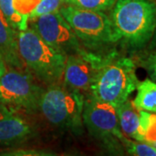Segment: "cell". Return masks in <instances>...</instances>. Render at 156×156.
Listing matches in <instances>:
<instances>
[{"mask_svg":"<svg viewBox=\"0 0 156 156\" xmlns=\"http://www.w3.org/2000/svg\"><path fill=\"white\" fill-rule=\"evenodd\" d=\"M117 43L129 50L147 47L156 27V3L153 0H117L111 13Z\"/></svg>","mask_w":156,"mask_h":156,"instance_id":"1","label":"cell"},{"mask_svg":"<svg viewBox=\"0 0 156 156\" xmlns=\"http://www.w3.org/2000/svg\"><path fill=\"white\" fill-rule=\"evenodd\" d=\"M139 82L134 61L113 54L105 58L98 68L89 95L116 108L129 99Z\"/></svg>","mask_w":156,"mask_h":156,"instance_id":"2","label":"cell"},{"mask_svg":"<svg viewBox=\"0 0 156 156\" xmlns=\"http://www.w3.org/2000/svg\"><path fill=\"white\" fill-rule=\"evenodd\" d=\"M17 47L24 66L37 80L52 85L62 78L67 56L45 43L32 29L18 31Z\"/></svg>","mask_w":156,"mask_h":156,"instance_id":"3","label":"cell"},{"mask_svg":"<svg viewBox=\"0 0 156 156\" xmlns=\"http://www.w3.org/2000/svg\"><path fill=\"white\" fill-rule=\"evenodd\" d=\"M84 100L85 95L79 92L63 85L52 84L44 89L39 111L50 124L79 134L83 128Z\"/></svg>","mask_w":156,"mask_h":156,"instance_id":"4","label":"cell"},{"mask_svg":"<svg viewBox=\"0 0 156 156\" xmlns=\"http://www.w3.org/2000/svg\"><path fill=\"white\" fill-rule=\"evenodd\" d=\"M59 11L81 44L89 50H99L117 43L111 19L103 11L70 5L62 6Z\"/></svg>","mask_w":156,"mask_h":156,"instance_id":"5","label":"cell"},{"mask_svg":"<svg viewBox=\"0 0 156 156\" xmlns=\"http://www.w3.org/2000/svg\"><path fill=\"white\" fill-rule=\"evenodd\" d=\"M83 122L90 135L102 143L107 151H124L122 140L125 135L120 128L115 107L89 95L84 100Z\"/></svg>","mask_w":156,"mask_h":156,"instance_id":"6","label":"cell"},{"mask_svg":"<svg viewBox=\"0 0 156 156\" xmlns=\"http://www.w3.org/2000/svg\"><path fill=\"white\" fill-rule=\"evenodd\" d=\"M44 91V89L36 82L33 75L23 69L11 68L0 77V102L14 110L39 111Z\"/></svg>","mask_w":156,"mask_h":156,"instance_id":"7","label":"cell"},{"mask_svg":"<svg viewBox=\"0 0 156 156\" xmlns=\"http://www.w3.org/2000/svg\"><path fill=\"white\" fill-rule=\"evenodd\" d=\"M30 21L31 22L30 29L57 51L66 56L84 52L70 25L59 11L45 14Z\"/></svg>","mask_w":156,"mask_h":156,"instance_id":"8","label":"cell"},{"mask_svg":"<svg viewBox=\"0 0 156 156\" xmlns=\"http://www.w3.org/2000/svg\"><path fill=\"white\" fill-rule=\"evenodd\" d=\"M95 60V57H92V55L85 51L81 54L67 56L62 75L63 86L83 95L85 92H89L97 69L104 59L101 62Z\"/></svg>","mask_w":156,"mask_h":156,"instance_id":"9","label":"cell"},{"mask_svg":"<svg viewBox=\"0 0 156 156\" xmlns=\"http://www.w3.org/2000/svg\"><path fill=\"white\" fill-rule=\"evenodd\" d=\"M35 134V128L28 119L14 109L0 107V146L22 143Z\"/></svg>","mask_w":156,"mask_h":156,"instance_id":"10","label":"cell"},{"mask_svg":"<svg viewBox=\"0 0 156 156\" xmlns=\"http://www.w3.org/2000/svg\"><path fill=\"white\" fill-rule=\"evenodd\" d=\"M17 33L0 10V56L11 68L23 69L24 64L18 53Z\"/></svg>","mask_w":156,"mask_h":156,"instance_id":"11","label":"cell"},{"mask_svg":"<svg viewBox=\"0 0 156 156\" xmlns=\"http://www.w3.org/2000/svg\"><path fill=\"white\" fill-rule=\"evenodd\" d=\"M116 113L122 134L129 139L144 141L140 126V110L134 106L133 101L128 99L116 107Z\"/></svg>","mask_w":156,"mask_h":156,"instance_id":"12","label":"cell"},{"mask_svg":"<svg viewBox=\"0 0 156 156\" xmlns=\"http://www.w3.org/2000/svg\"><path fill=\"white\" fill-rule=\"evenodd\" d=\"M136 95L133 101L139 110L156 114V83L151 79L139 82L136 88Z\"/></svg>","mask_w":156,"mask_h":156,"instance_id":"13","label":"cell"},{"mask_svg":"<svg viewBox=\"0 0 156 156\" xmlns=\"http://www.w3.org/2000/svg\"><path fill=\"white\" fill-rule=\"evenodd\" d=\"M0 10L7 21L16 30L21 31L28 28V18L23 17L16 10L14 0H0Z\"/></svg>","mask_w":156,"mask_h":156,"instance_id":"14","label":"cell"},{"mask_svg":"<svg viewBox=\"0 0 156 156\" xmlns=\"http://www.w3.org/2000/svg\"><path fill=\"white\" fill-rule=\"evenodd\" d=\"M122 144L128 156H156V147L145 141H138L124 136Z\"/></svg>","mask_w":156,"mask_h":156,"instance_id":"15","label":"cell"},{"mask_svg":"<svg viewBox=\"0 0 156 156\" xmlns=\"http://www.w3.org/2000/svg\"><path fill=\"white\" fill-rule=\"evenodd\" d=\"M140 119L144 141L156 145V114L140 110Z\"/></svg>","mask_w":156,"mask_h":156,"instance_id":"16","label":"cell"},{"mask_svg":"<svg viewBox=\"0 0 156 156\" xmlns=\"http://www.w3.org/2000/svg\"><path fill=\"white\" fill-rule=\"evenodd\" d=\"M117 0H63L66 5L90 11H105L113 8Z\"/></svg>","mask_w":156,"mask_h":156,"instance_id":"17","label":"cell"},{"mask_svg":"<svg viewBox=\"0 0 156 156\" xmlns=\"http://www.w3.org/2000/svg\"><path fill=\"white\" fill-rule=\"evenodd\" d=\"M63 0H40L34 10L29 15V20L48 13L58 11L63 4Z\"/></svg>","mask_w":156,"mask_h":156,"instance_id":"18","label":"cell"},{"mask_svg":"<svg viewBox=\"0 0 156 156\" xmlns=\"http://www.w3.org/2000/svg\"><path fill=\"white\" fill-rule=\"evenodd\" d=\"M0 156H57L48 151L37 149H13L0 151Z\"/></svg>","mask_w":156,"mask_h":156,"instance_id":"19","label":"cell"},{"mask_svg":"<svg viewBox=\"0 0 156 156\" xmlns=\"http://www.w3.org/2000/svg\"><path fill=\"white\" fill-rule=\"evenodd\" d=\"M141 65L147 70L151 80L156 83V52H149L146 55L141 61Z\"/></svg>","mask_w":156,"mask_h":156,"instance_id":"20","label":"cell"},{"mask_svg":"<svg viewBox=\"0 0 156 156\" xmlns=\"http://www.w3.org/2000/svg\"><path fill=\"white\" fill-rule=\"evenodd\" d=\"M147 50L150 52H156V27L154 30V35L152 37V39L147 45Z\"/></svg>","mask_w":156,"mask_h":156,"instance_id":"21","label":"cell"},{"mask_svg":"<svg viewBox=\"0 0 156 156\" xmlns=\"http://www.w3.org/2000/svg\"><path fill=\"white\" fill-rule=\"evenodd\" d=\"M7 67H6V63L5 60L3 59V57L0 56V77L6 72Z\"/></svg>","mask_w":156,"mask_h":156,"instance_id":"22","label":"cell"},{"mask_svg":"<svg viewBox=\"0 0 156 156\" xmlns=\"http://www.w3.org/2000/svg\"><path fill=\"white\" fill-rule=\"evenodd\" d=\"M101 156H124V154H123V152L117 153V152H109V151H108V154H103Z\"/></svg>","mask_w":156,"mask_h":156,"instance_id":"23","label":"cell"},{"mask_svg":"<svg viewBox=\"0 0 156 156\" xmlns=\"http://www.w3.org/2000/svg\"><path fill=\"white\" fill-rule=\"evenodd\" d=\"M2 106V104H1V102H0V107Z\"/></svg>","mask_w":156,"mask_h":156,"instance_id":"24","label":"cell"}]
</instances>
